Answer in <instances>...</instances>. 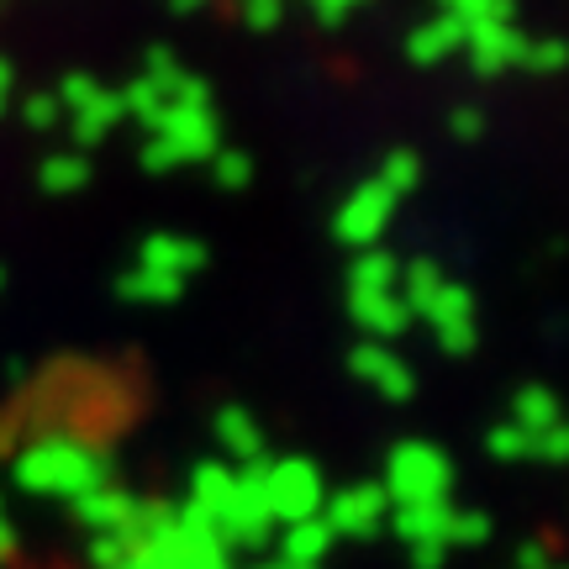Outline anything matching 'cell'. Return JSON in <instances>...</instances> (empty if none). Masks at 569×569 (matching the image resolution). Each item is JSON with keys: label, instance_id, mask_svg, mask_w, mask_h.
Returning a JSON list of instances; mask_svg holds the SVG:
<instances>
[{"label": "cell", "instance_id": "6", "mask_svg": "<svg viewBox=\"0 0 569 569\" xmlns=\"http://www.w3.org/2000/svg\"><path fill=\"white\" fill-rule=\"evenodd\" d=\"M396 196H390L380 180H365L353 196H348L343 206H338V217H332V232H338V243L348 248H380V238H386L390 217H396Z\"/></svg>", "mask_w": 569, "mask_h": 569}, {"label": "cell", "instance_id": "3", "mask_svg": "<svg viewBox=\"0 0 569 569\" xmlns=\"http://www.w3.org/2000/svg\"><path fill=\"white\" fill-rule=\"evenodd\" d=\"M448 486H453V465H448L443 448L422 443H396L386 459V501L390 507H411V501H443Z\"/></svg>", "mask_w": 569, "mask_h": 569}, {"label": "cell", "instance_id": "44", "mask_svg": "<svg viewBox=\"0 0 569 569\" xmlns=\"http://www.w3.org/2000/svg\"><path fill=\"white\" fill-rule=\"evenodd\" d=\"M549 569H569V565H549Z\"/></svg>", "mask_w": 569, "mask_h": 569}, {"label": "cell", "instance_id": "14", "mask_svg": "<svg viewBox=\"0 0 569 569\" xmlns=\"http://www.w3.org/2000/svg\"><path fill=\"white\" fill-rule=\"evenodd\" d=\"M138 264L159 269V274H174V280H190L196 269H206V243L201 238H184V232H153L138 248Z\"/></svg>", "mask_w": 569, "mask_h": 569}, {"label": "cell", "instance_id": "43", "mask_svg": "<svg viewBox=\"0 0 569 569\" xmlns=\"http://www.w3.org/2000/svg\"><path fill=\"white\" fill-rule=\"evenodd\" d=\"M0 290H6V269H0Z\"/></svg>", "mask_w": 569, "mask_h": 569}, {"label": "cell", "instance_id": "38", "mask_svg": "<svg viewBox=\"0 0 569 569\" xmlns=\"http://www.w3.org/2000/svg\"><path fill=\"white\" fill-rule=\"evenodd\" d=\"M306 6H311V11H317L322 21H343L348 11L359 6V0H306Z\"/></svg>", "mask_w": 569, "mask_h": 569}, {"label": "cell", "instance_id": "12", "mask_svg": "<svg viewBox=\"0 0 569 569\" xmlns=\"http://www.w3.org/2000/svg\"><path fill=\"white\" fill-rule=\"evenodd\" d=\"M69 507H74V517H80V522H84L90 532H96V538H127L138 501H132L127 490H117L111 480H106V486L84 490L80 501H69Z\"/></svg>", "mask_w": 569, "mask_h": 569}, {"label": "cell", "instance_id": "45", "mask_svg": "<svg viewBox=\"0 0 569 569\" xmlns=\"http://www.w3.org/2000/svg\"><path fill=\"white\" fill-rule=\"evenodd\" d=\"M0 522H6V507H0Z\"/></svg>", "mask_w": 569, "mask_h": 569}, {"label": "cell", "instance_id": "33", "mask_svg": "<svg viewBox=\"0 0 569 569\" xmlns=\"http://www.w3.org/2000/svg\"><path fill=\"white\" fill-rule=\"evenodd\" d=\"M96 90H101V80H90V74H69V80L59 84V96H53V101L63 106V117H74V111H80Z\"/></svg>", "mask_w": 569, "mask_h": 569}, {"label": "cell", "instance_id": "27", "mask_svg": "<svg viewBox=\"0 0 569 569\" xmlns=\"http://www.w3.org/2000/svg\"><path fill=\"white\" fill-rule=\"evenodd\" d=\"M206 163H211V180L222 184V190H243V184L253 180V159L238 153V148H217Z\"/></svg>", "mask_w": 569, "mask_h": 569}, {"label": "cell", "instance_id": "19", "mask_svg": "<svg viewBox=\"0 0 569 569\" xmlns=\"http://www.w3.org/2000/svg\"><path fill=\"white\" fill-rule=\"evenodd\" d=\"M122 117H127L122 90H106V84H101V90H96V96H90V101H84L80 111L69 117V132H74L80 142H101L111 127L122 122Z\"/></svg>", "mask_w": 569, "mask_h": 569}, {"label": "cell", "instance_id": "40", "mask_svg": "<svg viewBox=\"0 0 569 569\" xmlns=\"http://www.w3.org/2000/svg\"><path fill=\"white\" fill-rule=\"evenodd\" d=\"M6 101H11V63L0 59V111H6Z\"/></svg>", "mask_w": 569, "mask_h": 569}, {"label": "cell", "instance_id": "1", "mask_svg": "<svg viewBox=\"0 0 569 569\" xmlns=\"http://www.w3.org/2000/svg\"><path fill=\"white\" fill-rule=\"evenodd\" d=\"M106 465L101 448L74 443V438H38V443L21 448L17 459V486L27 496H59V501H80L84 490L106 486Z\"/></svg>", "mask_w": 569, "mask_h": 569}, {"label": "cell", "instance_id": "2", "mask_svg": "<svg viewBox=\"0 0 569 569\" xmlns=\"http://www.w3.org/2000/svg\"><path fill=\"white\" fill-rule=\"evenodd\" d=\"M217 148H222L217 111L211 106H174V111H163L159 122L148 127L142 163L153 174H169V169H184V163H206Z\"/></svg>", "mask_w": 569, "mask_h": 569}, {"label": "cell", "instance_id": "23", "mask_svg": "<svg viewBox=\"0 0 569 569\" xmlns=\"http://www.w3.org/2000/svg\"><path fill=\"white\" fill-rule=\"evenodd\" d=\"M443 269L432 264V259H417V264H401V280H396V296H401V306L411 311V322L427 311V301L443 290Z\"/></svg>", "mask_w": 569, "mask_h": 569}, {"label": "cell", "instance_id": "26", "mask_svg": "<svg viewBox=\"0 0 569 569\" xmlns=\"http://www.w3.org/2000/svg\"><path fill=\"white\" fill-rule=\"evenodd\" d=\"M490 543V517L486 511H459L453 507V522H448V549H486Z\"/></svg>", "mask_w": 569, "mask_h": 569}, {"label": "cell", "instance_id": "5", "mask_svg": "<svg viewBox=\"0 0 569 569\" xmlns=\"http://www.w3.org/2000/svg\"><path fill=\"white\" fill-rule=\"evenodd\" d=\"M269 532H274V517H269V507H264V465H259V469H243V475H238L227 507L217 511V538H222L227 549H232V543H238V549H264Z\"/></svg>", "mask_w": 569, "mask_h": 569}, {"label": "cell", "instance_id": "10", "mask_svg": "<svg viewBox=\"0 0 569 569\" xmlns=\"http://www.w3.org/2000/svg\"><path fill=\"white\" fill-rule=\"evenodd\" d=\"M427 327L438 332V343L448 348V353H469L475 348V296H469L465 284L448 280L432 301H427Z\"/></svg>", "mask_w": 569, "mask_h": 569}, {"label": "cell", "instance_id": "4", "mask_svg": "<svg viewBox=\"0 0 569 569\" xmlns=\"http://www.w3.org/2000/svg\"><path fill=\"white\" fill-rule=\"evenodd\" d=\"M322 475L311 459H274L264 465V507L274 517V528H290V522H311L322 517Z\"/></svg>", "mask_w": 569, "mask_h": 569}, {"label": "cell", "instance_id": "24", "mask_svg": "<svg viewBox=\"0 0 569 569\" xmlns=\"http://www.w3.org/2000/svg\"><path fill=\"white\" fill-rule=\"evenodd\" d=\"M38 184L48 196H74L90 184V163H84V153H53V159H42Z\"/></svg>", "mask_w": 569, "mask_h": 569}, {"label": "cell", "instance_id": "25", "mask_svg": "<svg viewBox=\"0 0 569 569\" xmlns=\"http://www.w3.org/2000/svg\"><path fill=\"white\" fill-rule=\"evenodd\" d=\"M375 180H380L390 196L401 201V196H411V190L422 184V159H417L411 148H396V153H386V159H380V174H375Z\"/></svg>", "mask_w": 569, "mask_h": 569}, {"label": "cell", "instance_id": "39", "mask_svg": "<svg viewBox=\"0 0 569 569\" xmlns=\"http://www.w3.org/2000/svg\"><path fill=\"white\" fill-rule=\"evenodd\" d=\"M448 559V549H438V543H422V549H411V565L417 569H438Z\"/></svg>", "mask_w": 569, "mask_h": 569}, {"label": "cell", "instance_id": "32", "mask_svg": "<svg viewBox=\"0 0 569 569\" xmlns=\"http://www.w3.org/2000/svg\"><path fill=\"white\" fill-rule=\"evenodd\" d=\"M21 117H27V127H32V132H53V127L63 122V106L53 101V96H27Z\"/></svg>", "mask_w": 569, "mask_h": 569}, {"label": "cell", "instance_id": "35", "mask_svg": "<svg viewBox=\"0 0 569 569\" xmlns=\"http://www.w3.org/2000/svg\"><path fill=\"white\" fill-rule=\"evenodd\" d=\"M238 11H243L248 27H259V32H269L274 21L284 17V0H238Z\"/></svg>", "mask_w": 569, "mask_h": 569}, {"label": "cell", "instance_id": "13", "mask_svg": "<svg viewBox=\"0 0 569 569\" xmlns=\"http://www.w3.org/2000/svg\"><path fill=\"white\" fill-rule=\"evenodd\" d=\"M448 522H453V501H411V507H390V528L407 549H422V543H438L448 549Z\"/></svg>", "mask_w": 569, "mask_h": 569}, {"label": "cell", "instance_id": "9", "mask_svg": "<svg viewBox=\"0 0 569 569\" xmlns=\"http://www.w3.org/2000/svg\"><path fill=\"white\" fill-rule=\"evenodd\" d=\"M348 369H353V380H365L380 401H407L411 390H417L411 365L390 343H359L348 353Z\"/></svg>", "mask_w": 569, "mask_h": 569}, {"label": "cell", "instance_id": "16", "mask_svg": "<svg viewBox=\"0 0 569 569\" xmlns=\"http://www.w3.org/2000/svg\"><path fill=\"white\" fill-rule=\"evenodd\" d=\"M217 443H222L227 459H238L243 469L269 465V453H264V427L253 422L243 407H222V411H217Z\"/></svg>", "mask_w": 569, "mask_h": 569}, {"label": "cell", "instance_id": "31", "mask_svg": "<svg viewBox=\"0 0 569 569\" xmlns=\"http://www.w3.org/2000/svg\"><path fill=\"white\" fill-rule=\"evenodd\" d=\"M448 17H459L465 27L475 21H511V0H443Z\"/></svg>", "mask_w": 569, "mask_h": 569}, {"label": "cell", "instance_id": "18", "mask_svg": "<svg viewBox=\"0 0 569 569\" xmlns=\"http://www.w3.org/2000/svg\"><path fill=\"white\" fill-rule=\"evenodd\" d=\"M332 528H327L322 517H311V522H290V528L280 532V565H290V569H322V559L332 553Z\"/></svg>", "mask_w": 569, "mask_h": 569}, {"label": "cell", "instance_id": "34", "mask_svg": "<svg viewBox=\"0 0 569 569\" xmlns=\"http://www.w3.org/2000/svg\"><path fill=\"white\" fill-rule=\"evenodd\" d=\"M127 553H132L127 538H96V543H90V565L96 569H127Z\"/></svg>", "mask_w": 569, "mask_h": 569}, {"label": "cell", "instance_id": "22", "mask_svg": "<svg viewBox=\"0 0 569 569\" xmlns=\"http://www.w3.org/2000/svg\"><path fill=\"white\" fill-rule=\"evenodd\" d=\"M396 280H401V264H396V253H386V248H365V253L348 264V296L396 290Z\"/></svg>", "mask_w": 569, "mask_h": 569}, {"label": "cell", "instance_id": "8", "mask_svg": "<svg viewBox=\"0 0 569 569\" xmlns=\"http://www.w3.org/2000/svg\"><path fill=\"white\" fill-rule=\"evenodd\" d=\"M465 53L475 74H507V69H522L528 38L517 32V21H475L465 32Z\"/></svg>", "mask_w": 569, "mask_h": 569}, {"label": "cell", "instance_id": "17", "mask_svg": "<svg viewBox=\"0 0 569 569\" xmlns=\"http://www.w3.org/2000/svg\"><path fill=\"white\" fill-rule=\"evenodd\" d=\"M465 32H469V27L459 17L438 11V17L422 21V27L407 38V59L411 63H443V59H453V53H465Z\"/></svg>", "mask_w": 569, "mask_h": 569}, {"label": "cell", "instance_id": "21", "mask_svg": "<svg viewBox=\"0 0 569 569\" xmlns=\"http://www.w3.org/2000/svg\"><path fill=\"white\" fill-rule=\"evenodd\" d=\"M565 422V411H559V396L543 386H522L517 396H511V427L517 432H528V438H538L543 427Z\"/></svg>", "mask_w": 569, "mask_h": 569}, {"label": "cell", "instance_id": "36", "mask_svg": "<svg viewBox=\"0 0 569 569\" xmlns=\"http://www.w3.org/2000/svg\"><path fill=\"white\" fill-rule=\"evenodd\" d=\"M448 132H453V138H459V142H475V138H480V132H486V117H480L475 106H459V111L448 117Z\"/></svg>", "mask_w": 569, "mask_h": 569}, {"label": "cell", "instance_id": "37", "mask_svg": "<svg viewBox=\"0 0 569 569\" xmlns=\"http://www.w3.org/2000/svg\"><path fill=\"white\" fill-rule=\"evenodd\" d=\"M549 565H553V559H549V543H538V538L517 549V569H549Z\"/></svg>", "mask_w": 569, "mask_h": 569}, {"label": "cell", "instance_id": "41", "mask_svg": "<svg viewBox=\"0 0 569 569\" xmlns=\"http://www.w3.org/2000/svg\"><path fill=\"white\" fill-rule=\"evenodd\" d=\"M169 6H174V11H196L201 0H169Z\"/></svg>", "mask_w": 569, "mask_h": 569}, {"label": "cell", "instance_id": "7", "mask_svg": "<svg viewBox=\"0 0 569 569\" xmlns=\"http://www.w3.org/2000/svg\"><path fill=\"white\" fill-rule=\"evenodd\" d=\"M386 517L390 501L380 486H348L332 501H322V522L332 528V538H369V532H380Z\"/></svg>", "mask_w": 569, "mask_h": 569}, {"label": "cell", "instance_id": "30", "mask_svg": "<svg viewBox=\"0 0 569 569\" xmlns=\"http://www.w3.org/2000/svg\"><path fill=\"white\" fill-rule=\"evenodd\" d=\"M486 448H490V459H501V465H522L528 459V432H517L511 422H496L486 432Z\"/></svg>", "mask_w": 569, "mask_h": 569}, {"label": "cell", "instance_id": "28", "mask_svg": "<svg viewBox=\"0 0 569 569\" xmlns=\"http://www.w3.org/2000/svg\"><path fill=\"white\" fill-rule=\"evenodd\" d=\"M565 63H569V42H559V38H528L522 69H532V74H559Z\"/></svg>", "mask_w": 569, "mask_h": 569}, {"label": "cell", "instance_id": "20", "mask_svg": "<svg viewBox=\"0 0 569 569\" xmlns=\"http://www.w3.org/2000/svg\"><path fill=\"white\" fill-rule=\"evenodd\" d=\"M117 296L132 306H169L184 296V280H174V274H159V269H127L122 280H117Z\"/></svg>", "mask_w": 569, "mask_h": 569}, {"label": "cell", "instance_id": "29", "mask_svg": "<svg viewBox=\"0 0 569 569\" xmlns=\"http://www.w3.org/2000/svg\"><path fill=\"white\" fill-rule=\"evenodd\" d=\"M528 459H538V465H569V422H553L538 438H528Z\"/></svg>", "mask_w": 569, "mask_h": 569}, {"label": "cell", "instance_id": "42", "mask_svg": "<svg viewBox=\"0 0 569 569\" xmlns=\"http://www.w3.org/2000/svg\"><path fill=\"white\" fill-rule=\"evenodd\" d=\"M253 569H284V565H280V559H264V565H253Z\"/></svg>", "mask_w": 569, "mask_h": 569}, {"label": "cell", "instance_id": "11", "mask_svg": "<svg viewBox=\"0 0 569 569\" xmlns=\"http://www.w3.org/2000/svg\"><path fill=\"white\" fill-rule=\"evenodd\" d=\"M348 317L359 322L365 343H390L411 327V311L401 306L396 290H365V296H348Z\"/></svg>", "mask_w": 569, "mask_h": 569}, {"label": "cell", "instance_id": "15", "mask_svg": "<svg viewBox=\"0 0 569 569\" xmlns=\"http://www.w3.org/2000/svg\"><path fill=\"white\" fill-rule=\"evenodd\" d=\"M163 553H169V569H232V549H227L217 532L184 528L174 517V532L163 538Z\"/></svg>", "mask_w": 569, "mask_h": 569}]
</instances>
